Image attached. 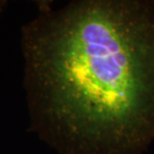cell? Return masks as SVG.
I'll return each mask as SVG.
<instances>
[{
	"label": "cell",
	"instance_id": "obj_1",
	"mask_svg": "<svg viewBox=\"0 0 154 154\" xmlns=\"http://www.w3.org/2000/svg\"><path fill=\"white\" fill-rule=\"evenodd\" d=\"M30 129L62 154H142L154 140V0L41 5L22 28Z\"/></svg>",
	"mask_w": 154,
	"mask_h": 154
}]
</instances>
